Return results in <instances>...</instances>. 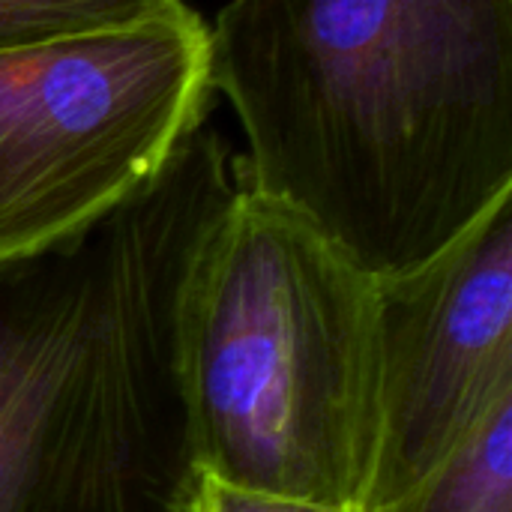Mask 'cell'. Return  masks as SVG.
<instances>
[{"label": "cell", "instance_id": "1", "mask_svg": "<svg viewBox=\"0 0 512 512\" xmlns=\"http://www.w3.org/2000/svg\"><path fill=\"white\" fill-rule=\"evenodd\" d=\"M207 78L249 144L243 189L375 279L512 195V0H231Z\"/></svg>", "mask_w": 512, "mask_h": 512}, {"label": "cell", "instance_id": "2", "mask_svg": "<svg viewBox=\"0 0 512 512\" xmlns=\"http://www.w3.org/2000/svg\"><path fill=\"white\" fill-rule=\"evenodd\" d=\"M198 123L129 195L0 258V512H192L183 303L240 192Z\"/></svg>", "mask_w": 512, "mask_h": 512}, {"label": "cell", "instance_id": "3", "mask_svg": "<svg viewBox=\"0 0 512 512\" xmlns=\"http://www.w3.org/2000/svg\"><path fill=\"white\" fill-rule=\"evenodd\" d=\"M201 474L363 510L378 435V279L240 186L183 303Z\"/></svg>", "mask_w": 512, "mask_h": 512}, {"label": "cell", "instance_id": "4", "mask_svg": "<svg viewBox=\"0 0 512 512\" xmlns=\"http://www.w3.org/2000/svg\"><path fill=\"white\" fill-rule=\"evenodd\" d=\"M207 24L189 9L0 51V258L141 186L204 123Z\"/></svg>", "mask_w": 512, "mask_h": 512}, {"label": "cell", "instance_id": "5", "mask_svg": "<svg viewBox=\"0 0 512 512\" xmlns=\"http://www.w3.org/2000/svg\"><path fill=\"white\" fill-rule=\"evenodd\" d=\"M512 393V195L426 264L378 279V435L363 510L429 477Z\"/></svg>", "mask_w": 512, "mask_h": 512}, {"label": "cell", "instance_id": "6", "mask_svg": "<svg viewBox=\"0 0 512 512\" xmlns=\"http://www.w3.org/2000/svg\"><path fill=\"white\" fill-rule=\"evenodd\" d=\"M369 512H512V393L411 492Z\"/></svg>", "mask_w": 512, "mask_h": 512}, {"label": "cell", "instance_id": "7", "mask_svg": "<svg viewBox=\"0 0 512 512\" xmlns=\"http://www.w3.org/2000/svg\"><path fill=\"white\" fill-rule=\"evenodd\" d=\"M183 6V0H0V51L117 30Z\"/></svg>", "mask_w": 512, "mask_h": 512}, {"label": "cell", "instance_id": "8", "mask_svg": "<svg viewBox=\"0 0 512 512\" xmlns=\"http://www.w3.org/2000/svg\"><path fill=\"white\" fill-rule=\"evenodd\" d=\"M192 512H354L339 510V507H324L315 501H300V498H285V495H267V492H252V489H237L219 480H210L201 474L198 498Z\"/></svg>", "mask_w": 512, "mask_h": 512}]
</instances>
